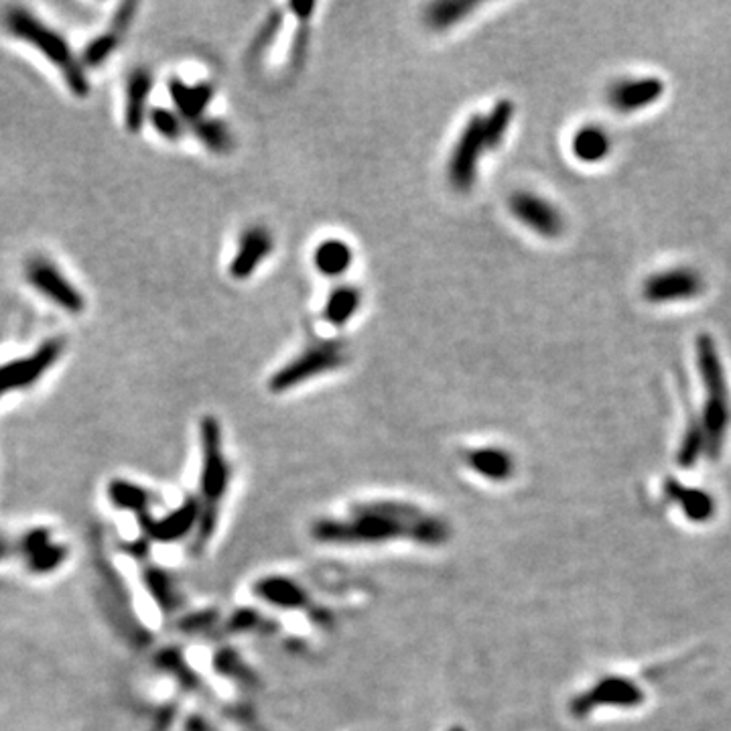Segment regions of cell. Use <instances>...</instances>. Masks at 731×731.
Masks as SVG:
<instances>
[{
	"instance_id": "17",
	"label": "cell",
	"mask_w": 731,
	"mask_h": 731,
	"mask_svg": "<svg viewBox=\"0 0 731 731\" xmlns=\"http://www.w3.org/2000/svg\"><path fill=\"white\" fill-rule=\"evenodd\" d=\"M252 593L258 600L267 602L279 610H303L309 604L307 591L293 579L285 575H267L252 585Z\"/></svg>"
},
{
	"instance_id": "7",
	"label": "cell",
	"mask_w": 731,
	"mask_h": 731,
	"mask_svg": "<svg viewBox=\"0 0 731 731\" xmlns=\"http://www.w3.org/2000/svg\"><path fill=\"white\" fill-rule=\"evenodd\" d=\"M344 364H346L344 346L336 342H321L307 348L295 360L287 362L281 370H277L269 380V388L273 392H287L321 374L334 372Z\"/></svg>"
},
{
	"instance_id": "42",
	"label": "cell",
	"mask_w": 731,
	"mask_h": 731,
	"mask_svg": "<svg viewBox=\"0 0 731 731\" xmlns=\"http://www.w3.org/2000/svg\"><path fill=\"white\" fill-rule=\"evenodd\" d=\"M315 3H291L289 5V9L301 19V21H309L311 19V15H313V11H315Z\"/></svg>"
},
{
	"instance_id": "19",
	"label": "cell",
	"mask_w": 731,
	"mask_h": 731,
	"mask_svg": "<svg viewBox=\"0 0 731 731\" xmlns=\"http://www.w3.org/2000/svg\"><path fill=\"white\" fill-rule=\"evenodd\" d=\"M468 468L490 482H508L514 476V459L500 447H476L463 455Z\"/></svg>"
},
{
	"instance_id": "43",
	"label": "cell",
	"mask_w": 731,
	"mask_h": 731,
	"mask_svg": "<svg viewBox=\"0 0 731 731\" xmlns=\"http://www.w3.org/2000/svg\"><path fill=\"white\" fill-rule=\"evenodd\" d=\"M449 731H465L461 725H453V727H449Z\"/></svg>"
},
{
	"instance_id": "32",
	"label": "cell",
	"mask_w": 731,
	"mask_h": 731,
	"mask_svg": "<svg viewBox=\"0 0 731 731\" xmlns=\"http://www.w3.org/2000/svg\"><path fill=\"white\" fill-rule=\"evenodd\" d=\"M281 27H283V15H281V11H273L267 17V21L260 25L258 33L254 35V39L250 43V51H248L250 59H260L264 53L271 49V45L275 43Z\"/></svg>"
},
{
	"instance_id": "1",
	"label": "cell",
	"mask_w": 731,
	"mask_h": 731,
	"mask_svg": "<svg viewBox=\"0 0 731 731\" xmlns=\"http://www.w3.org/2000/svg\"><path fill=\"white\" fill-rule=\"evenodd\" d=\"M311 537L323 545L364 547L390 541H413L421 547H441L449 541L447 522L403 502L358 504L350 518H319L311 524Z\"/></svg>"
},
{
	"instance_id": "38",
	"label": "cell",
	"mask_w": 731,
	"mask_h": 731,
	"mask_svg": "<svg viewBox=\"0 0 731 731\" xmlns=\"http://www.w3.org/2000/svg\"><path fill=\"white\" fill-rule=\"evenodd\" d=\"M173 721H175V707L165 705V707H161L155 713V717H153V721H151V725H149L147 731H169L171 725H173Z\"/></svg>"
},
{
	"instance_id": "39",
	"label": "cell",
	"mask_w": 731,
	"mask_h": 731,
	"mask_svg": "<svg viewBox=\"0 0 731 731\" xmlns=\"http://www.w3.org/2000/svg\"><path fill=\"white\" fill-rule=\"evenodd\" d=\"M208 624H212V614L210 612H206V614H193V616H187L181 624H179V628L181 630H185V632H197V630H202L204 626H208Z\"/></svg>"
},
{
	"instance_id": "26",
	"label": "cell",
	"mask_w": 731,
	"mask_h": 731,
	"mask_svg": "<svg viewBox=\"0 0 731 731\" xmlns=\"http://www.w3.org/2000/svg\"><path fill=\"white\" fill-rule=\"evenodd\" d=\"M193 135L199 139V143H202L208 151L216 153V155H226L232 151L234 147V137L230 128L218 120V118H199L195 122L189 124Z\"/></svg>"
},
{
	"instance_id": "23",
	"label": "cell",
	"mask_w": 731,
	"mask_h": 731,
	"mask_svg": "<svg viewBox=\"0 0 731 731\" xmlns=\"http://www.w3.org/2000/svg\"><path fill=\"white\" fill-rule=\"evenodd\" d=\"M141 579L163 614H173L179 608L181 593L175 585V579L165 569L157 565H147L141 573Z\"/></svg>"
},
{
	"instance_id": "18",
	"label": "cell",
	"mask_w": 731,
	"mask_h": 731,
	"mask_svg": "<svg viewBox=\"0 0 731 731\" xmlns=\"http://www.w3.org/2000/svg\"><path fill=\"white\" fill-rule=\"evenodd\" d=\"M169 94L173 98L175 110L181 114V118L187 124H191V122L206 116V110L214 102L216 88L210 82L187 84L179 78H173L169 82Z\"/></svg>"
},
{
	"instance_id": "22",
	"label": "cell",
	"mask_w": 731,
	"mask_h": 731,
	"mask_svg": "<svg viewBox=\"0 0 731 731\" xmlns=\"http://www.w3.org/2000/svg\"><path fill=\"white\" fill-rule=\"evenodd\" d=\"M106 496H108V502L112 508L132 512V514H137V518L147 514L149 506L153 502V494L145 486L124 480V478L110 480L108 488H106Z\"/></svg>"
},
{
	"instance_id": "36",
	"label": "cell",
	"mask_w": 731,
	"mask_h": 731,
	"mask_svg": "<svg viewBox=\"0 0 731 731\" xmlns=\"http://www.w3.org/2000/svg\"><path fill=\"white\" fill-rule=\"evenodd\" d=\"M137 11H139V5L137 3H122L114 15H112V21H110V27H114L116 31L120 33H126L132 25V21H135L137 17Z\"/></svg>"
},
{
	"instance_id": "20",
	"label": "cell",
	"mask_w": 731,
	"mask_h": 731,
	"mask_svg": "<svg viewBox=\"0 0 731 731\" xmlns=\"http://www.w3.org/2000/svg\"><path fill=\"white\" fill-rule=\"evenodd\" d=\"M571 153L583 165H595L612 153V139L604 126L585 124L571 139Z\"/></svg>"
},
{
	"instance_id": "25",
	"label": "cell",
	"mask_w": 731,
	"mask_h": 731,
	"mask_svg": "<svg viewBox=\"0 0 731 731\" xmlns=\"http://www.w3.org/2000/svg\"><path fill=\"white\" fill-rule=\"evenodd\" d=\"M360 305H362V291L352 285H342L329 293L323 307V317L331 325L344 327L358 313Z\"/></svg>"
},
{
	"instance_id": "41",
	"label": "cell",
	"mask_w": 731,
	"mask_h": 731,
	"mask_svg": "<svg viewBox=\"0 0 731 731\" xmlns=\"http://www.w3.org/2000/svg\"><path fill=\"white\" fill-rule=\"evenodd\" d=\"M15 557H17V537L9 539V537L0 535V563H5Z\"/></svg>"
},
{
	"instance_id": "40",
	"label": "cell",
	"mask_w": 731,
	"mask_h": 731,
	"mask_svg": "<svg viewBox=\"0 0 731 731\" xmlns=\"http://www.w3.org/2000/svg\"><path fill=\"white\" fill-rule=\"evenodd\" d=\"M256 622H258V616H256L254 612H250V610H240V612H236V614L232 616V624H230V628H232V630L242 632V630H250Z\"/></svg>"
},
{
	"instance_id": "13",
	"label": "cell",
	"mask_w": 731,
	"mask_h": 731,
	"mask_svg": "<svg viewBox=\"0 0 731 731\" xmlns=\"http://www.w3.org/2000/svg\"><path fill=\"white\" fill-rule=\"evenodd\" d=\"M642 699H644V695L634 683H630L626 679H606V681L597 683L587 693L579 695L571 703V713L581 717V715L589 713L591 709L602 707V705L634 707V705H640Z\"/></svg>"
},
{
	"instance_id": "34",
	"label": "cell",
	"mask_w": 731,
	"mask_h": 731,
	"mask_svg": "<svg viewBox=\"0 0 731 731\" xmlns=\"http://www.w3.org/2000/svg\"><path fill=\"white\" fill-rule=\"evenodd\" d=\"M707 447L705 445V433H703V427L701 423H693L687 433H685V439H683V445L679 449V463L685 465V468H689V465H693L697 459H699V453L701 449Z\"/></svg>"
},
{
	"instance_id": "6",
	"label": "cell",
	"mask_w": 731,
	"mask_h": 731,
	"mask_svg": "<svg viewBox=\"0 0 731 731\" xmlns=\"http://www.w3.org/2000/svg\"><path fill=\"white\" fill-rule=\"evenodd\" d=\"M65 350H68V340L49 338L33 352L0 364V401L41 382V378L57 366Z\"/></svg>"
},
{
	"instance_id": "3",
	"label": "cell",
	"mask_w": 731,
	"mask_h": 731,
	"mask_svg": "<svg viewBox=\"0 0 731 731\" xmlns=\"http://www.w3.org/2000/svg\"><path fill=\"white\" fill-rule=\"evenodd\" d=\"M202 437V476H199V490H202V516L197 524V543L206 545L218 524V508L230 486V463L222 449V429L216 417H204L199 425Z\"/></svg>"
},
{
	"instance_id": "2",
	"label": "cell",
	"mask_w": 731,
	"mask_h": 731,
	"mask_svg": "<svg viewBox=\"0 0 731 731\" xmlns=\"http://www.w3.org/2000/svg\"><path fill=\"white\" fill-rule=\"evenodd\" d=\"M3 25L11 37L33 47L43 59H47L74 96L86 98L90 94L88 72L82 65L80 55L57 29L47 25L43 19H39V15L25 7L7 9L3 15Z\"/></svg>"
},
{
	"instance_id": "28",
	"label": "cell",
	"mask_w": 731,
	"mask_h": 731,
	"mask_svg": "<svg viewBox=\"0 0 731 731\" xmlns=\"http://www.w3.org/2000/svg\"><path fill=\"white\" fill-rule=\"evenodd\" d=\"M122 35L120 31H116L114 27H108L106 31H102L100 35H96L94 39L88 41V45L82 49V65L88 70H98L102 68V65L116 53V49L120 47V41H122Z\"/></svg>"
},
{
	"instance_id": "11",
	"label": "cell",
	"mask_w": 731,
	"mask_h": 731,
	"mask_svg": "<svg viewBox=\"0 0 731 731\" xmlns=\"http://www.w3.org/2000/svg\"><path fill=\"white\" fill-rule=\"evenodd\" d=\"M199 516H202V500L187 498L179 508L171 510L163 518H153L149 512L139 516L143 537L149 543H175L185 539L191 530H197Z\"/></svg>"
},
{
	"instance_id": "30",
	"label": "cell",
	"mask_w": 731,
	"mask_h": 731,
	"mask_svg": "<svg viewBox=\"0 0 731 731\" xmlns=\"http://www.w3.org/2000/svg\"><path fill=\"white\" fill-rule=\"evenodd\" d=\"M155 664H157V669H159V671H163V673L171 675L173 679H177V681H179V685H181L183 689H189V691L197 689L199 679H197V675L189 669V664L185 662L183 654H181L177 648H163V650L157 654Z\"/></svg>"
},
{
	"instance_id": "15",
	"label": "cell",
	"mask_w": 731,
	"mask_h": 731,
	"mask_svg": "<svg viewBox=\"0 0 731 731\" xmlns=\"http://www.w3.org/2000/svg\"><path fill=\"white\" fill-rule=\"evenodd\" d=\"M153 74L147 68L132 70L124 90V126L132 135L141 132L149 118V98L153 92Z\"/></svg>"
},
{
	"instance_id": "8",
	"label": "cell",
	"mask_w": 731,
	"mask_h": 731,
	"mask_svg": "<svg viewBox=\"0 0 731 731\" xmlns=\"http://www.w3.org/2000/svg\"><path fill=\"white\" fill-rule=\"evenodd\" d=\"M484 151H486V141H484L482 116H474L468 120V124L463 126L461 135L453 147L449 165H447L449 183L457 191L465 193L476 185L480 157Z\"/></svg>"
},
{
	"instance_id": "5",
	"label": "cell",
	"mask_w": 731,
	"mask_h": 731,
	"mask_svg": "<svg viewBox=\"0 0 731 731\" xmlns=\"http://www.w3.org/2000/svg\"><path fill=\"white\" fill-rule=\"evenodd\" d=\"M25 281L43 299L68 315H82L86 311V297L76 283L65 275L57 264L43 254L29 256L25 262Z\"/></svg>"
},
{
	"instance_id": "31",
	"label": "cell",
	"mask_w": 731,
	"mask_h": 731,
	"mask_svg": "<svg viewBox=\"0 0 731 731\" xmlns=\"http://www.w3.org/2000/svg\"><path fill=\"white\" fill-rule=\"evenodd\" d=\"M149 122L157 130V135L167 141H179L185 135L187 128V122L181 118L177 110L161 106L149 110Z\"/></svg>"
},
{
	"instance_id": "21",
	"label": "cell",
	"mask_w": 731,
	"mask_h": 731,
	"mask_svg": "<svg viewBox=\"0 0 731 731\" xmlns=\"http://www.w3.org/2000/svg\"><path fill=\"white\" fill-rule=\"evenodd\" d=\"M96 573L100 577V583L106 587V597H108V604L110 608L114 610V616H118V620H122V626L124 630H128V624L132 628V632H135V636L139 638L141 634V626L132 624L126 616H128V595H126V589H124V581L120 579V575L116 573V569L110 567V563L106 559H102V555H96ZM143 638V636H141Z\"/></svg>"
},
{
	"instance_id": "4",
	"label": "cell",
	"mask_w": 731,
	"mask_h": 731,
	"mask_svg": "<svg viewBox=\"0 0 731 731\" xmlns=\"http://www.w3.org/2000/svg\"><path fill=\"white\" fill-rule=\"evenodd\" d=\"M695 354H697V368L701 372V382L705 388V407L701 417V427L705 433V445L707 451L717 457L727 427H729V388L725 378V368L717 350L715 340L709 334L697 336L695 342Z\"/></svg>"
},
{
	"instance_id": "35",
	"label": "cell",
	"mask_w": 731,
	"mask_h": 731,
	"mask_svg": "<svg viewBox=\"0 0 731 731\" xmlns=\"http://www.w3.org/2000/svg\"><path fill=\"white\" fill-rule=\"evenodd\" d=\"M246 664H242L240 656L236 652H232V648H224L218 656H216V671L228 679H236V681H244L250 683V675L244 669Z\"/></svg>"
},
{
	"instance_id": "33",
	"label": "cell",
	"mask_w": 731,
	"mask_h": 731,
	"mask_svg": "<svg viewBox=\"0 0 731 731\" xmlns=\"http://www.w3.org/2000/svg\"><path fill=\"white\" fill-rule=\"evenodd\" d=\"M671 486H673L671 492L679 498L685 512L693 520H707L713 514V500L705 492H701V490H683L677 484H671Z\"/></svg>"
},
{
	"instance_id": "16",
	"label": "cell",
	"mask_w": 731,
	"mask_h": 731,
	"mask_svg": "<svg viewBox=\"0 0 731 731\" xmlns=\"http://www.w3.org/2000/svg\"><path fill=\"white\" fill-rule=\"evenodd\" d=\"M664 82L660 78H636L624 80L610 88V104L624 114L644 110L656 104L664 94Z\"/></svg>"
},
{
	"instance_id": "27",
	"label": "cell",
	"mask_w": 731,
	"mask_h": 731,
	"mask_svg": "<svg viewBox=\"0 0 731 731\" xmlns=\"http://www.w3.org/2000/svg\"><path fill=\"white\" fill-rule=\"evenodd\" d=\"M476 9H478V5L470 3V0H437V3L427 7L425 21L429 27L443 31V29H449V27L461 23Z\"/></svg>"
},
{
	"instance_id": "24",
	"label": "cell",
	"mask_w": 731,
	"mask_h": 731,
	"mask_svg": "<svg viewBox=\"0 0 731 731\" xmlns=\"http://www.w3.org/2000/svg\"><path fill=\"white\" fill-rule=\"evenodd\" d=\"M313 262H315V269L323 277L334 279V277H342L344 273H348V269L354 262V252L344 240L329 238L317 246V250L313 254Z\"/></svg>"
},
{
	"instance_id": "9",
	"label": "cell",
	"mask_w": 731,
	"mask_h": 731,
	"mask_svg": "<svg viewBox=\"0 0 731 731\" xmlns=\"http://www.w3.org/2000/svg\"><path fill=\"white\" fill-rule=\"evenodd\" d=\"M17 559L31 575H51L70 559V547L57 543L51 528L31 526L17 537Z\"/></svg>"
},
{
	"instance_id": "37",
	"label": "cell",
	"mask_w": 731,
	"mask_h": 731,
	"mask_svg": "<svg viewBox=\"0 0 731 731\" xmlns=\"http://www.w3.org/2000/svg\"><path fill=\"white\" fill-rule=\"evenodd\" d=\"M309 43H311V33H309V29L301 27V29L297 31V35L293 37V43H291V63L295 65V68H299V65H303V61L307 59Z\"/></svg>"
},
{
	"instance_id": "10",
	"label": "cell",
	"mask_w": 731,
	"mask_h": 731,
	"mask_svg": "<svg viewBox=\"0 0 731 731\" xmlns=\"http://www.w3.org/2000/svg\"><path fill=\"white\" fill-rule=\"evenodd\" d=\"M508 208L520 224L543 238H557L565 230L559 208L533 191H514L508 199Z\"/></svg>"
},
{
	"instance_id": "14",
	"label": "cell",
	"mask_w": 731,
	"mask_h": 731,
	"mask_svg": "<svg viewBox=\"0 0 731 731\" xmlns=\"http://www.w3.org/2000/svg\"><path fill=\"white\" fill-rule=\"evenodd\" d=\"M273 234L264 226H250L238 240L236 254L230 262V275L236 281H246L254 275L260 264L273 252Z\"/></svg>"
},
{
	"instance_id": "12",
	"label": "cell",
	"mask_w": 731,
	"mask_h": 731,
	"mask_svg": "<svg viewBox=\"0 0 731 731\" xmlns=\"http://www.w3.org/2000/svg\"><path fill=\"white\" fill-rule=\"evenodd\" d=\"M703 293V279L693 269H669L650 275L642 285V297L648 303L662 305L689 301Z\"/></svg>"
},
{
	"instance_id": "29",
	"label": "cell",
	"mask_w": 731,
	"mask_h": 731,
	"mask_svg": "<svg viewBox=\"0 0 731 731\" xmlns=\"http://www.w3.org/2000/svg\"><path fill=\"white\" fill-rule=\"evenodd\" d=\"M512 118H514V104L506 98L496 102L494 108L490 110V114L486 118H482L484 141H486L488 151H494L502 145V141L506 139V132L512 124Z\"/></svg>"
}]
</instances>
